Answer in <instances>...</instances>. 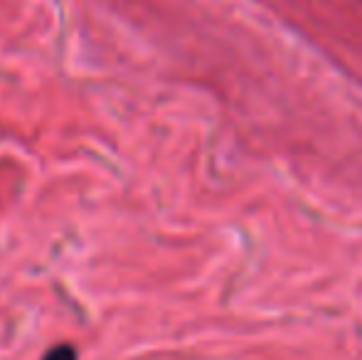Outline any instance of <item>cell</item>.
<instances>
[{
    "label": "cell",
    "instance_id": "obj_1",
    "mask_svg": "<svg viewBox=\"0 0 362 360\" xmlns=\"http://www.w3.org/2000/svg\"><path fill=\"white\" fill-rule=\"evenodd\" d=\"M42 360H79V351H76L72 343H59V346L49 348L42 356Z\"/></svg>",
    "mask_w": 362,
    "mask_h": 360
}]
</instances>
